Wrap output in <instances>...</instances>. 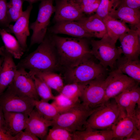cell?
I'll use <instances>...</instances> for the list:
<instances>
[{"label":"cell","mask_w":140,"mask_h":140,"mask_svg":"<svg viewBox=\"0 0 140 140\" xmlns=\"http://www.w3.org/2000/svg\"><path fill=\"white\" fill-rule=\"evenodd\" d=\"M51 34L60 66L66 70L92 58L93 55L87 38L64 37Z\"/></svg>","instance_id":"obj_1"},{"label":"cell","mask_w":140,"mask_h":140,"mask_svg":"<svg viewBox=\"0 0 140 140\" xmlns=\"http://www.w3.org/2000/svg\"><path fill=\"white\" fill-rule=\"evenodd\" d=\"M37 48L17 65V68L29 70L32 76L43 72H54L60 66L51 34L47 33Z\"/></svg>","instance_id":"obj_2"},{"label":"cell","mask_w":140,"mask_h":140,"mask_svg":"<svg viewBox=\"0 0 140 140\" xmlns=\"http://www.w3.org/2000/svg\"><path fill=\"white\" fill-rule=\"evenodd\" d=\"M99 107L89 109L80 103L69 110L59 114L53 120L52 127H61L72 133L84 130L86 128L88 117Z\"/></svg>","instance_id":"obj_3"},{"label":"cell","mask_w":140,"mask_h":140,"mask_svg":"<svg viewBox=\"0 0 140 140\" xmlns=\"http://www.w3.org/2000/svg\"><path fill=\"white\" fill-rule=\"evenodd\" d=\"M107 69L92 58L66 70L64 79L68 83H83L93 80L106 78Z\"/></svg>","instance_id":"obj_4"},{"label":"cell","mask_w":140,"mask_h":140,"mask_svg":"<svg viewBox=\"0 0 140 140\" xmlns=\"http://www.w3.org/2000/svg\"><path fill=\"white\" fill-rule=\"evenodd\" d=\"M116 43L107 33L100 40L92 39L90 41L93 56L106 68L109 67L112 70L116 68V61L121 56V54L119 47L116 46Z\"/></svg>","instance_id":"obj_5"},{"label":"cell","mask_w":140,"mask_h":140,"mask_svg":"<svg viewBox=\"0 0 140 140\" xmlns=\"http://www.w3.org/2000/svg\"><path fill=\"white\" fill-rule=\"evenodd\" d=\"M113 99L99 106L92 113L87 120L86 128L97 130L111 129L120 116L119 108Z\"/></svg>","instance_id":"obj_6"},{"label":"cell","mask_w":140,"mask_h":140,"mask_svg":"<svg viewBox=\"0 0 140 140\" xmlns=\"http://www.w3.org/2000/svg\"><path fill=\"white\" fill-rule=\"evenodd\" d=\"M34 100L18 91L12 83L0 95V106L4 113L19 112L29 115L35 107Z\"/></svg>","instance_id":"obj_7"},{"label":"cell","mask_w":140,"mask_h":140,"mask_svg":"<svg viewBox=\"0 0 140 140\" xmlns=\"http://www.w3.org/2000/svg\"><path fill=\"white\" fill-rule=\"evenodd\" d=\"M54 0H41L39 5L37 18L29 26L32 31L30 45L31 47L36 44H40L44 40L47 32L51 17L55 12Z\"/></svg>","instance_id":"obj_8"},{"label":"cell","mask_w":140,"mask_h":140,"mask_svg":"<svg viewBox=\"0 0 140 140\" xmlns=\"http://www.w3.org/2000/svg\"><path fill=\"white\" fill-rule=\"evenodd\" d=\"M109 74L106 78L96 79L83 83L81 103L90 109L96 108L103 104L106 87L110 80Z\"/></svg>","instance_id":"obj_9"},{"label":"cell","mask_w":140,"mask_h":140,"mask_svg":"<svg viewBox=\"0 0 140 140\" xmlns=\"http://www.w3.org/2000/svg\"><path fill=\"white\" fill-rule=\"evenodd\" d=\"M109 74L110 80L106 88L103 104L138 83L116 68Z\"/></svg>","instance_id":"obj_10"},{"label":"cell","mask_w":140,"mask_h":140,"mask_svg":"<svg viewBox=\"0 0 140 140\" xmlns=\"http://www.w3.org/2000/svg\"><path fill=\"white\" fill-rule=\"evenodd\" d=\"M53 20L55 22L78 21L84 14L76 0H56Z\"/></svg>","instance_id":"obj_11"},{"label":"cell","mask_w":140,"mask_h":140,"mask_svg":"<svg viewBox=\"0 0 140 140\" xmlns=\"http://www.w3.org/2000/svg\"><path fill=\"white\" fill-rule=\"evenodd\" d=\"M140 29L130 30L122 35L118 39L121 44L119 47L121 54L126 58L138 60L140 54Z\"/></svg>","instance_id":"obj_12"},{"label":"cell","mask_w":140,"mask_h":140,"mask_svg":"<svg viewBox=\"0 0 140 140\" xmlns=\"http://www.w3.org/2000/svg\"><path fill=\"white\" fill-rule=\"evenodd\" d=\"M32 8V4H29L15 24H10L5 29L9 32L14 34L25 51L27 48V39L30 34L29 20Z\"/></svg>","instance_id":"obj_13"},{"label":"cell","mask_w":140,"mask_h":140,"mask_svg":"<svg viewBox=\"0 0 140 140\" xmlns=\"http://www.w3.org/2000/svg\"><path fill=\"white\" fill-rule=\"evenodd\" d=\"M12 83L21 93L34 100H39L33 77L25 69L17 68Z\"/></svg>","instance_id":"obj_14"},{"label":"cell","mask_w":140,"mask_h":140,"mask_svg":"<svg viewBox=\"0 0 140 140\" xmlns=\"http://www.w3.org/2000/svg\"><path fill=\"white\" fill-rule=\"evenodd\" d=\"M48 31L51 34H63L73 37L86 38L95 37L77 21H66L56 22L54 25L48 29Z\"/></svg>","instance_id":"obj_15"},{"label":"cell","mask_w":140,"mask_h":140,"mask_svg":"<svg viewBox=\"0 0 140 140\" xmlns=\"http://www.w3.org/2000/svg\"><path fill=\"white\" fill-rule=\"evenodd\" d=\"M53 121L44 118L34 107L29 115L25 131H29L41 140L45 139L48 127L52 126Z\"/></svg>","instance_id":"obj_16"},{"label":"cell","mask_w":140,"mask_h":140,"mask_svg":"<svg viewBox=\"0 0 140 140\" xmlns=\"http://www.w3.org/2000/svg\"><path fill=\"white\" fill-rule=\"evenodd\" d=\"M1 48L3 60L0 72V95L12 83L17 69L12 55L4 46Z\"/></svg>","instance_id":"obj_17"},{"label":"cell","mask_w":140,"mask_h":140,"mask_svg":"<svg viewBox=\"0 0 140 140\" xmlns=\"http://www.w3.org/2000/svg\"><path fill=\"white\" fill-rule=\"evenodd\" d=\"M4 115L7 130L10 135L14 136L26 128L29 115L12 112L5 113Z\"/></svg>","instance_id":"obj_18"},{"label":"cell","mask_w":140,"mask_h":140,"mask_svg":"<svg viewBox=\"0 0 140 140\" xmlns=\"http://www.w3.org/2000/svg\"><path fill=\"white\" fill-rule=\"evenodd\" d=\"M115 19H120L131 26L140 29V9L125 6H119L108 15Z\"/></svg>","instance_id":"obj_19"},{"label":"cell","mask_w":140,"mask_h":140,"mask_svg":"<svg viewBox=\"0 0 140 140\" xmlns=\"http://www.w3.org/2000/svg\"><path fill=\"white\" fill-rule=\"evenodd\" d=\"M77 21L95 38H101L107 33L103 19L95 13L87 17H84Z\"/></svg>","instance_id":"obj_20"},{"label":"cell","mask_w":140,"mask_h":140,"mask_svg":"<svg viewBox=\"0 0 140 140\" xmlns=\"http://www.w3.org/2000/svg\"><path fill=\"white\" fill-rule=\"evenodd\" d=\"M136 128L135 122L131 117L127 115L120 117L111 128L113 140H123L129 136Z\"/></svg>","instance_id":"obj_21"},{"label":"cell","mask_w":140,"mask_h":140,"mask_svg":"<svg viewBox=\"0 0 140 140\" xmlns=\"http://www.w3.org/2000/svg\"><path fill=\"white\" fill-rule=\"evenodd\" d=\"M73 133V140H111L113 135L111 129L97 130L87 127Z\"/></svg>","instance_id":"obj_22"},{"label":"cell","mask_w":140,"mask_h":140,"mask_svg":"<svg viewBox=\"0 0 140 140\" xmlns=\"http://www.w3.org/2000/svg\"><path fill=\"white\" fill-rule=\"evenodd\" d=\"M116 68L139 83L140 62L139 60H132L121 56L117 60Z\"/></svg>","instance_id":"obj_23"},{"label":"cell","mask_w":140,"mask_h":140,"mask_svg":"<svg viewBox=\"0 0 140 140\" xmlns=\"http://www.w3.org/2000/svg\"><path fill=\"white\" fill-rule=\"evenodd\" d=\"M0 36L5 50L14 58L20 59L25 51L16 38L5 29H0Z\"/></svg>","instance_id":"obj_24"},{"label":"cell","mask_w":140,"mask_h":140,"mask_svg":"<svg viewBox=\"0 0 140 140\" xmlns=\"http://www.w3.org/2000/svg\"><path fill=\"white\" fill-rule=\"evenodd\" d=\"M132 86L113 98L120 109V117L127 115L132 118L137 105L135 106L133 105L131 101V91Z\"/></svg>","instance_id":"obj_25"},{"label":"cell","mask_w":140,"mask_h":140,"mask_svg":"<svg viewBox=\"0 0 140 140\" xmlns=\"http://www.w3.org/2000/svg\"><path fill=\"white\" fill-rule=\"evenodd\" d=\"M102 19L106 27L107 33L116 42L121 36L130 29L124 22L109 16H107Z\"/></svg>","instance_id":"obj_26"},{"label":"cell","mask_w":140,"mask_h":140,"mask_svg":"<svg viewBox=\"0 0 140 140\" xmlns=\"http://www.w3.org/2000/svg\"><path fill=\"white\" fill-rule=\"evenodd\" d=\"M34 76L41 79L51 89L59 93L64 86L61 76L54 72L41 73Z\"/></svg>","instance_id":"obj_27"},{"label":"cell","mask_w":140,"mask_h":140,"mask_svg":"<svg viewBox=\"0 0 140 140\" xmlns=\"http://www.w3.org/2000/svg\"><path fill=\"white\" fill-rule=\"evenodd\" d=\"M35 107L45 119L53 121L59 114L55 107L52 103L42 100H34Z\"/></svg>","instance_id":"obj_28"},{"label":"cell","mask_w":140,"mask_h":140,"mask_svg":"<svg viewBox=\"0 0 140 140\" xmlns=\"http://www.w3.org/2000/svg\"><path fill=\"white\" fill-rule=\"evenodd\" d=\"M80 103V100L70 99L60 93L55 96L53 101L51 103L60 114L69 110Z\"/></svg>","instance_id":"obj_29"},{"label":"cell","mask_w":140,"mask_h":140,"mask_svg":"<svg viewBox=\"0 0 140 140\" xmlns=\"http://www.w3.org/2000/svg\"><path fill=\"white\" fill-rule=\"evenodd\" d=\"M32 76L37 93L41 100L47 102L53 100L55 96L52 93L51 89L41 79L36 76Z\"/></svg>","instance_id":"obj_30"},{"label":"cell","mask_w":140,"mask_h":140,"mask_svg":"<svg viewBox=\"0 0 140 140\" xmlns=\"http://www.w3.org/2000/svg\"><path fill=\"white\" fill-rule=\"evenodd\" d=\"M24 0H9L7 2V15L9 23L15 21L21 16Z\"/></svg>","instance_id":"obj_31"},{"label":"cell","mask_w":140,"mask_h":140,"mask_svg":"<svg viewBox=\"0 0 140 140\" xmlns=\"http://www.w3.org/2000/svg\"><path fill=\"white\" fill-rule=\"evenodd\" d=\"M120 2V0H101L95 13L102 19L116 10Z\"/></svg>","instance_id":"obj_32"},{"label":"cell","mask_w":140,"mask_h":140,"mask_svg":"<svg viewBox=\"0 0 140 140\" xmlns=\"http://www.w3.org/2000/svg\"><path fill=\"white\" fill-rule=\"evenodd\" d=\"M83 88L82 83H68L64 86L60 93L70 99L80 100Z\"/></svg>","instance_id":"obj_33"},{"label":"cell","mask_w":140,"mask_h":140,"mask_svg":"<svg viewBox=\"0 0 140 140\" xmlns=\"http://www.w3.org/2000/svg\"><path fill=\"white\" fill-rule=\"evenodd\" d=\"M73 133L63 128L52 127L45 139L46 140H73Z\"/></svg>","instance_id":"obj_34"},{"label":"cell","mask_w":140,"mask_h":140,"mask_svg":"<svg viewBox=\"0 0 140 140\" xmlns=\"http://www.w3.org/2000/svg\"><path fill=\"white\" fill-rule=\"evenodd\" d=\"M83 12L91 15L95 13L101 0H76Z\"/></svg>","instance_id":"obj_35"},{"label":"cell","mask_w":140,"mask_h":140,"mask_svg":"<svg viewBox=\"0 0 140 140\" xmlns=\"http://www.w3.org/2000/svg\"><path fill=\"white\" fill-rule=\"evenodd\" d=\"M7 0H0V25L6 28L10 24L7 15Z\"/></svg>","instance_id":"obj_36"},{"label":"cell","mask_w":140,"mask_h":140,"mask_svg":"<svg viewBox=\"0 0 140 140\" xmlns=\"http://www.w3.org/2000/svg\"><path fill=\"white\" fill-rule=\"evenodd\" d=\"M14 140H38L39 139L31 132L22 131L13 136Z\"/></svg>","instance_id":"obj_37"},{"label":"cell","mask_w":140,"mask_h":140,"mask_svg":"<svg viewBox=\"0 0 140 140\" xmlns=\"http://www.w3.org/2000/svg\"><path fill=\"white\" fill-rule=\"evenodd\" d=\"M119 6H125L140 9V0H120Z\"/></svg>","instance_id":"obj_38"},{"label":"cell","mask_w":140,"mask_h":140,"mask_svg":"<svg viewBox=\"0 0 140 140\" xmlns=\"http://www.w3.org/2000/svg\"><path fill=\"white\" fill-rule=\"evenodd\" d=\"M0 130L4 133L10 135L8 134L7 130L4 113L1 106H0Z\"/></svg>","instance_id":"obj_39"},{"label":"cell","mask_w":140,"mask_h":140,"mask_svg":"<svg viewBox=\"0 0 140 140\" xmlns=\"http://www.w3.org/2000/svg\"><path fill=\"white\" fill-rule=\"evenodd\" d=\"M132 118L135 123L137 129H140V107L137 105Z\"/></svg>","instance_id":"obj_40"},{"label":"cell","mask_w":140,"mask_h":140,"mask_svg":"<svg viewBox=\"0 0 140 140\" xmlns=\"http://www.w3.org/2000/svg\"><path fill=\"white\" fill-rule=\"evenodd\" d=\"M140 129L136 128L128 137L123 140H140Z\"/></svg>","instance_id":"obj_41"},{"label":"cell","mask_w":140,"mask_h":140,"mask_svg":"<svg viewBox=\"0 0 140 140\" xmlns=\"http://www.w3.org/2000/svg\"><path fill=\"white\" fill-rule=\"evenodd\" d=\"M0 140H14L13 136L6 134L0 130Z\"/></svg>","instance_id":"obj_42"},{"label":"cell","mask_w":140,"mask_h":140,"mask_svg":"<svg viewBox=\"0 0 140 140\" xmlns=\"http://www.w3.org/2000/svg\"><path fill=\"white\" fill-rule=\"evenodd\" d=\"M24 1H26L28 2L29 4H32L36 3L39 1H41V0H24Z\"/></svg>","instance_id":"obj_43"},{"label":"cell","mask_w":140,"mask_h":140,"mask_svg":"<svg viewBox=\"0 0 140 140\" xmlns=\"http://www.w3.org/2000/svg\"><path fill=\"white\" fill-rule=\"evenodd\" d=\"M3 60V58L2 56H1V57H0V72L1 70V69L2 67V63Z\"/></svg>","instance_id":"obj_44"},{"label":"cell","mask_w":140,"mask_h":140,"mask_svg":"<svg viewBox=\"0 0 140 140\" xmlns=\"http://www.w3.org/2000/svg\"><path fill=\"white\" fill-rule=\"evenodd\" d=\"M3 52L0 46V55L1 56H3Z\"/></svg>","instance_id":"obj_45"}]
</instances>
